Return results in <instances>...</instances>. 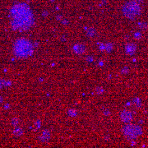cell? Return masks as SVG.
Returning <instances> with one entry per match:
<instances>
[{"label": "cell", "mask_w": 148, "mask_h": 148, "mask_svg": "<svg viewBox=\"0 0 148 148\" xmlns=\"http://www.w3.org/2000/svg\"><path fill=\"white\" fill-rule=\"evenodd\" d=\"M73 50L76 53L81 54V53H84V51L86 50V48H85L83 45H74Z\"/></svg>", "instance_id": "obj_5"}, {"label": "cell", "mask_w": 148, "mask_h": 148, "mask_svg": "<svg viewBox=\"0 0 148 148\" xmlns=\"http://www.w3.org/2000/svg\"><path fill=\"white\" fill-rule=\"evenodd\" d=\"M95 30H94L93 28H90V29H89V30L87 31V36L90 37L94 36H95Z\"/></svg>", "instance_id": "obj_7"}, {"label": "cell", "mask_w": 148, "mask_h": 148, "mask_svg": "<svg viewBox=\"0 0 148 148\" xmlns=\"http://www.w3.org/2000/svg\"><path fill=\"white\" fill-rule=\"evenodd\" d=\"M124 135L128 138H135L142 134V128L138 125H127L123 129Z\"/></svg>", "instance_id": "obj_3"}, {"label": "cell", "mask_w": 148, "mask_h": 148, "mask_svg": "<svg viewBox=\"0 0 148 148\" xmlns=\"http://www.w3.org/2000/svg\"><path fill=\"white\" fill-rule=\"evenodd\" d=\"M132 114L129 112V111H123L121 114V119L122 121L127 123V122H130L132 120Z\"/></svg>", "instance_id": "obj_4"}, {"label": "cell", "mask_w": 148, "mask_h": 148, "mask_svg": "<svg viewBox=\"0 0 148 148\" xmlns=\"http://www.w3.org/2000/svg\"><path fill=\"white\" fill-rule=\"evenodd\" d=\"M135 50H136V46L133 44H129L126 47V52L129 54H132L135 52Z\"/></svg>", "instance_id": "obj_6"}, {"label": "cell", "mask_w": 148, "mask_h": 148, "mask_svg": "<svg viewBox=\"0 0 148 148\" xmlns=\"http://www.w3.org/2000/svg\"><path fill=\"white\" fill-rule=\"evenodd\" d=\"M87 59H88V61H93V58H92V57H88Z\"/></svg>", "instance_id": "obj_9"}, {"label": "cell", "mask_w": 148, "mask_h": 148, "mask_svg": "<svg viewBox=\"0 0 148 148\" xmlns=\"http://www.w3.org/2000/svg\"><path fill=\"white\" fill-rule=\"evenodd\" d=\"M139 27H141L142 29H145V28H147V24L146 23H140Z\"/></svg>", "instance_id": "obj_8"}, {"label": "cell", "mask_w": 148, "mask_h": 148, "mask_svg": "<svg viewBox=\"0 0 148 148\" xmlns=\"http://www.w3.org/2000/svg\"><path fill=\"white\" fill-rule=\"evenodd\" d=\"M15 50H16L17 55L27 56V55L31 54L32 52V45L26 40H18L16 44Z\"/></svg>", "instance_id": "obj_2"}, {"label": "cell", "mask_w": 148, "mask_h": 148, "mask_svg": "<svg viewBox=\"0 0 148 148\" xmlns=\"http://www.w3.org/2000/svg\"><path fill=\"white\" fill-rule=\"evenodd\" d=\"M123 13L127 18H134L135 16L140 14L141 12V7L138 3V1L131 0L127 2L123 7Z\"/></svg>", "instance_id": "obj_1"}]
</instances>
